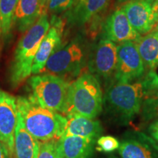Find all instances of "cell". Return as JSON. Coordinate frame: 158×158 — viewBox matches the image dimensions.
I'll return each instance as SVG.
<instances>
[{
	"instance_id": "obj_20",
	"label": "cell",
	"mask_w": 158,
	"mask_h": 158,
	"mask_svg": "<svg viewBox=\"0 0 158 158\" xmlns=\"http://www.w3.org/2000/svg\"><path fill=\"white\" fill-rule=\"evenodd\" d=\"M19 1V0H0V20L2 31L4 35H7L10 31Z\"/></svg>"
},
{
	"instance_id": "obj_21",
	"label": "cell",
	"mask_w": 158,
	"mask_h": 158,
	"mask_svg": "<svg viewBox=\"0 0 158 158\" xmlns=\"http://www.w3.org/2000/svg\"><path fill=\"white\" fill-rule=\"evenodd\" d=\"M142 113L147 120L158 119V89L144 100L142 105Z\"/></svg>"
},
{
	"instance_id": "obj_16",
	"label": "cell",
	"mask_w": 158,
	"mask_h": 158,
	"mask_svg": "<svg viewBox=\"0 0 158 158\" xmlns=\"http://www.w3.org/2000/svg\"><path fill=\"white\" fill-rule=\"evenodd\" d=\"M95 141L78 136H62L57 143L64 158H91Z\"/></svg>"
},
{
	"instance_id": "obj_24",
	"label": "cell",
	"mask_w": 158,
	"mask_h": 158,
	"mask_svg": "<svg viewBox=\"0 0 158 158\" xmlns=\"http://www.w3.org/2000/svg\"><path fill=\"white\" fill-rule=\"evenodd\" d=\"M74 3L75 0H48L47 9L51 13L58 14L70 9Z\"/></svg>"
},
{
	"instance_id": "obj_30",
	"label": "cell",
	"mask_w": 158,
	"mask_h": 158,
	"mask_svg": "<svg viewBox=\"0 0 158 158\" xmlns=\"http://www.w3.org/2000/svg\"><path fill=\"white\" fill-rule=\"evenodd\" d=\"M155 29V31H158V22H157V24L156 25Z\"/></svg>"
},
{
	"instance_id": "obj_7",
	"label": "cell",
	"mask_w": 158,
	"mask_h": 158,
	"mask_svg": "<svg viewBox=\"0 0 158 158\" xmlns=\"http://www.w3.org/2000/svg\"><path fill=\"white\" fill-rule=\"evenodd\" d=\"M145 67L135 43L127 41L117 46V63L114 80L118 83H131L145 73Z\"/></svg>"
},
{
	"instance_id": "obj_29",
	"label": "cell",
	"mask_w": 158,
	"mask_h": 158,
	"mask_svg": "<svg viewBox=\"0 0 158 158\" xmlns=\"http://www.w3.org/2000/svg\"><path fill=\"white\" fill-rule=\"evenodd\" d=\"M117 1L119 4H126L130 1H132V0H117Z\"/></svg>"
},
{
	"instance_id": "obj_17",
	"label": "cell",
	"mask_w": 158,
	"mask_h": 158,
	"mask_svg": "<svg viewBox=\"0 0 158 158\" xmlns=\"http://www.w3.org/2000/svg\"><path fill=\"white\" fill-rule=\"evenodd\" d=\"M39 149L40 141L27 131L19 113L15 133V158H37Z\"/></svg>"
},
{
	"instance_id": "obj_10",
	"label": "cell",
	"mask_w": 158,
	"mask_h": 158,
	"mask_svg": "<svg viewBox=\"0 0 158 158\" xmlns=\"http://www.w3.org/2000/svg\"><path fill=\"white\" fill-rule=\"evenodd\" d=\"M154 1L132 0L122 7L130 24L139 35L150 32L157 24L158 14L152 10Z\"/></svg>"
},
{
	"instance_id": "obj_27",
	"label": "cell",
	"mask_w": 158,
	"mask_h": 158,
	"mask_svg": "<svg viewBox=\"0 0 158 158\" xmlns=\"http://www.w3.org/2000/svg\"><path fill=\"white\" fill-rule=\"evenodd\" d=\"M48 0H40L41 7H42V9L43 10V11H45V12H46V10H47L46 6H47V5H48Z\"/></svg>"
},
{
	"instance_id": "obj_25",
	"label": "cell",
	"mask_w": 158,
	"mask_h": 158,
	"mask_svg": "<svg viewBox=\"0 0 158 158\" xmlns=\"http://www.w3.org/2000/svg\"><path fill=\"white\" fill-rule=\"evenodd\" d=\"M150 136L158 143V119L155 120L148 128Z\"/></svg>"
},
{
	"instance_id": "obj_1",
	"label": "cell",
	"mask_w": 158,
	"mask_h": 158,
	"mask_svg": "<svg viewBox=\"0 0 158 158\" xmlns=\"http://www.w3.org/2000/svg\"><path fill=\"white\" fill-rule=\"evenodd\" d=\"M157 89L158 76L155 71H148L135 81L112 84L105 100L112 113L123 122H129L139 113L144 100Z\"/></svg>"
},
{
	"instance_id": "obj_14",
	"label": "cell",
	"mask_w": 158,
	"mask_h": 158,
	"mask_svg": "<svg viewBox=\"0 0 158 158\" xmlns=\"http://www.w3.org/2000/svg\"><path fill=\"white\" fill-rule=\"evenodd\" d=\"M118 149L122 158H158V147L147 136L128 138Z\"/></svg>"
},
{
	"instance_id": "obj_13",
	"label": "cell",
	"mask_w": 158,
	"mask_h": 158,
	"mask_svg": "<svg viewBox=\"0 0 158 158\" xmlns=\"http://www.w3.org/2000/svg\"><path fill=\"white\" fill-rule=\"evenodd\" d=\"M110 0H77L68 13V23L81 27L92 21L108 7Z\"/></svg>"
},
{
	"instance_id": "obj_6",
	"label": "cell",
	"mask_w": 158,
	"mask_h": 158,
	"mask_svg": "<svg viewBox=\"0 0 158 158\" xmlns=\"http://www.w3.org/2000/svg\"><path fill=\"white\" fill-rule=\"evenodd\" d=\"M86 63L84 47L78 41H72L55 49L47 61L42 73L54 75L71 83L81 75ZM41 74V73H40Z\"/></svg>"
},
{
	"instance_id": "obj_3",
	"label": "cell",
	"mask_w": 158,
	"mask_h": 158,
	"mask_svg": "<svg viewBox=\"0 0 158 158\" xmlns=\"http://www.w3.org/2000/svg\"><path fill=\"white\" fill-rule=\"evenodd\" d=\"M49 28L48 14L44 13L20 40L10 70V81L13 87H17L31 76L35 55Z\"/></svg>"
},
{
	"instance_id": "obj_19",
	"label": "cell",
	"mask_w": 158,
	"mask_h": 158,
	"mask_svg": "<svg viewBox=\"0 0 158 158\" xmlns=\"http://www.w3.org/2000/svg\"><path fill=\"white\" fill-rule=\"evenodd\" d=\"M135 45L145 69L155 71L158 66V31L140 36L135 40Z\"/></svg>"
},
{
	"instance_id": "obj_2",
	"label": "cell",
	"mask_w": 158,
	"mask_h": 158,
	"mask_svg": "<svg viewBox=\"0 0 158 158\" xmlns=\"http://www.w3.org/2000/svg\"><path fill=\"white\" fill-rule=\"evenodd\" d=\"M16 103L26 129L37 141H57L60 139L68 123L66 116L40 106L29 98L19 97Z\"/></svg>"
},
{
	"instance_id": "obj_28",
	"label": "cell",
	"mask_w": 158,
	"mask_h": 158,
	"mask_svg": "<svg viewBox=\"0 0 158 158\" xmlns=\"http://www.w3.org/2000/svg\"><path fill=\"white\" fill-rule=\"evenodd\" d=\"M152 10L155 13L158 14V0H155L152 5Z\"/></svg>"
},
{
	"instance_id": "obj_31",
	"label": "cell",
	"mask_w": 158,
	"mask_h": 158,
	"mask_svg": "<svg viewBox=\"0 0 158 158\" xmlns=\"http://www.w3.org/2000/svg\"><path fill=\"white\" fill-rule=\"evenodd\" d=\"M2 31V24H1V20H0V33H1Z\"/></svg>"
},
{
	"instance_id": "obj_26",
	"label": "cell",
	"mask_w": 158,
	"mask_h": 158,
	"mask_svg": "<svg viewBox=\"0 0 158 158\" xmlns=\"http://www.w3.org/2000/svg\"><path fill=\"white\" fill-rule=\"evenodd\" d=\"M0 158H10L8 152L1 141H0Z\"/></svg>"
},
{
	"instance_id": "obj_15",
	"label": "cell",
	"mask_w": 158,
	"mask_h": 158,
	"mask_svg": "<svg viewBox=\"0 0 158 158\" xmlns=\"http://www.w3.org/2000/svg\"><path fill=\"white\" fill-rule=\"evenodd\" d=\"M68 118L65 131L62 136H78L97 140L101 134L102 128L100 122L78 114L66 115Z\"/></svg>"
},
{
	"instance_id": "obj_5",
	"label": "cell",
	"mask_w": 158,
	"mask_h": 158,
	"mask_svg": "<svg viewBox=\"0 0 158 158\" xmlns=\"http://www.w3.org/2000/svg\"><path fill=\"white\" fill-rule=\"evenodd\" d=\"M28 84L31 100L43 107L65 114L70 83L54 75L41 73L31 77Z\"/></svg>"
},
{
	"instance_id": "obj_9",
	"label": "cell",
	"mask_w": 158,
	"mask_h": 158,
	"mask_svg": "<svg viewBox=\"0 0 158 158\" xmlns=\"http://www.w3.org/2000/svg\"><path fill=\"white\" fill-rule=\"evenodd\" d=\"M18 114L16 98L0 90V141L7 149L10 158L14 155Z\"/></svg>"
},
{
	"instance_id": "obj_11",
	"label": "cell",
	"mask_w": 158,
	"mask_h": 158,
	"mask_svg": "<svg viewBox=\"0 0 158 158\" xmlns=\"http://www.w3.org/2000/svg\"><path fill=\"white\" fill-rule=\"evenodd\" d=\"M101 37L114 43H122L135 41L140 35L132 27L124 10L121 8L114 11L105 21Z\"/></svg>"
},
{
	"instance_id": "obj_8",
	"label": "cell",
	"mask_w": 158,
	"mask_h": 158,
	"mask_svg": "<svg viewBox=\"0 0 158 158\" xmlns=\"http://www.w3.org/2000/svg\"><path fill=\"white\" fill-rule=\"evenodd\" d=\"M117 63V46L116 43L101 39L92 49L88 61L90 73L97 78L110 82L114 78Z\"/></svg>"
},
{
	"instance_id": "obj_22",
	"label": "cell",
	"mask_w": 158,
	"mask_h": 158,
	"mask_svg": "<svg viewBox=\"0 0 158 158\" xmlns=\"http://www.w3.org/2000/svg\"><path fill=\"white\" fill-rule=\"evenodd\" d=\"M37 158H64L58 147L57 141L40 142Z\"/></svg>"
},
{
	"instance_id": "obj_12",
	"label": "cell",
	"mask_w": 158,
	"mask_h": 158,
	"mask_svg": "<svg viewBox=\"0 0 158 158\" xmlns=\"http://www.w3.org/2000/svg\"><path fill=\"white\" fill-rule=\"evenodd\" d=\"M53 22L54 25L49 28L48 32L43 38L35 55L31 68V74L33 75L42 73L49 57L60 45L62 33V22L59 19L57 20V22L54 21Z\"/></svg>"
},
{
	"instance_id": "obj_23",
	"label": "cell",
	"mask_w": 158,
	"mask_h": 158,
	"mask_svg": "<svg viewBox=\"0 0 158 158\" xmlns=\"http://www.w3.org/2000/svg\"><path fill=\"white\" fill-rule=\"evenodd\" d=\"M98 147L96 149L99 152H111L118 149L119 147V142L116 138L113 136L106 135L101 136L98 138L97 140Z\"/></svg>"
},
{
	"instance_id": "obj_32",
	"label": "cell",
	"mask_w": 158,
	"mask_h": 158,
	"mask_svg": "<svg viewBox=\"0 0 158 158\" xmlns=\"http://www.w3.org/2000/svg\"><path fill=\"white\" fill-rule=\"evenodd\" d=\"M110 158H116V157H110Z\"/></svg>"
},
{
	"instance_id": "obj_18",
	"label": "cell",
	"mask_w": 158,
	"mask_h": 158,
	"mask_svg": "<svg viewBox=\"0 0 158 158\" xmlns=\"http://www.w3.org/2000/svg\"><path fill=\"white\" fill-rule=\"evenodd\" d=\"M43 11L40 0H19L15 10L13 23L21 32L27 31L37 21Z\"/></svg>"
},
{
	"instance_id": "obj_4",
	"label": "cell",
	"mask_w": 158,
	"mask_h": 158,
	"mask_svg": "<svg viewBox=\"0 0 158 158\" xmlns=\"http://www.w3.org/2000/svg\"><path fill=\"white\" fill-rule=\"evenodd\" d=\"M102 106V91L100 81L94 75L84 73L70 83L64 114H78L95 118L101 113Z\"/></svg>"
}]
</instances>
